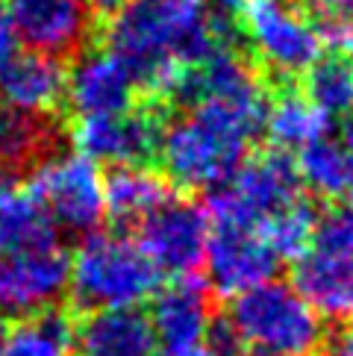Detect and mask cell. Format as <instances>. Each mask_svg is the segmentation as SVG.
I'll return each instance as SVG.
<instances>
[{"mask_svg": "<svg viewBox=\"0 0 353 356\" xmlns=\"http://www.w3.org/2000/svg\"><path fill=\"white\" fill-rule=\"evenodd\" d=\"M242 33L262 68L277 77L306 74L324 56L321 35L297 0H247L242 9Z\"/></svg>", "mask_w": 353, "mask_h": 356, "instance_id": "cell-8", "label": "cell"}, {"mask_svg": "<svg viewBox=\"0 0 353 356\" xmlns=\"http://www.w3.org/2000/svg\"><path fill=\"white\" fill-rule=\"evenodd\" d=\"M350 200H353V180H350ZM353 209V207H350Z\"/></svg>", "mask_w": 353, "mask_h": 356, "instance_id": "cell-36", "label": "cell"}, {"mask_svg": "<svg viewBox=\"0 0 353 356\" xmlns=\"http://www.w3.org/2000/svg\"><path fill=\"white\" fill-rule=\"evenodd\" d=\"M56 238V227L47 218L30 186L0 177V257Z\"/></svg>", "mask_w": 353, "mask_h": 356, "instance_id": "cell-20", "label": "cell"}, {"mask_svg": "<svg viewBox=\"0 0 353 356\" xmlns=\"http://www.w3.org/2000/svg\"><path fill=\"white\" fill-rule=\"evenodd\" d=\"M162 274L130 236L92 233L71 253L68 291L80 309H138L156 298Z\"/></svg>", "mask_w": 353, "mask_h": 356, "instance_id": "cell-3", "label": "cell"}, {"mask_svg": "<svg viewBox=\"0 0 353 356\" xmlns=\"http://www.w3.org/2000/svg\"><path fill=\"white\" fill-rule=\"evenodd\" d=\"M327 118L353 115V65L342 56H321L306 71V92Z\"/></svg>", "mask_w": 353, "mask_h": 356, "instance_id": "cell-24", "label": "cell"}, {"mask_svg": "<svg viewBox=\"0 0 353 356\" xmlns=\"http://www.w3.org/2000/svg\"><path fill=\"white\" fill-rule=\"evenodd\" d=\"M315 230H318V212H315L309 197L288 203L286 209L271 215L262 227L274 257L280 262H297L304 257V253L312 248Z\"/></svg>", "mask_w": 353, "mask_h": 356, "instance_id": "cell-23", "label": "cell"}, {"mask_svg": "<svg viewBox=\"0 0 353 356\" xmlns=\"http://www.w3.org/2000/svg\"><path fill=\"white\" fill-rule=\"evenodd\" d=\"M209 218L206 209L195 200L171 197L168 203L147 215L138 224V248L147 253L159 274H171L174 280H186L197 274L206 257Z\"/></svg>", "mask_w": 353, "mask_h": 356, "instance_id": "cell-10", "label": "cell"}, {"mask_svg": "<svg viewBox=\"0 0 353 356\" xmlns=\"http://www.w3.org/2000/svg\"><path fill=\"white\" fill-rule=\"evenodd\" d=\"M44 142L47 130L39 121L6 112L0 124V177H9V171H15L18 165H27Z\"/></svg>", "mask_w": 353, "mask_h": 356, "instance_id": "cell-25", "label": "cell"}, {"mask_svg": "<svg viewBox=\"0 0 353 356\" xmlns=\"http://www.w3.org/2000/svg\"><path fill=\"white\" fill-rule=\"evenodd\" d=\"M350 65H353V42H350Z\"/></svg>", "mask_w": 353, "mask_h": 356, "instance_id": "cell-35", "label": "cell"}, {"mask_svg": "<svg viewBox=\"0 0 353 356\" xmlns=\"http://www.w3.org/2000/svg\"><path fill=\"white\" fill-rule=\"evenodd\" d=\"M292 286L318 318L353 324V209L318 218L312 248L295 262Z\"/></svg>", "mask_w": 353, "mask_h": 356, "instance_id": "cell-5", "label": "cell"}, {"mask_svg": "<svg viewBox=\"0 0 353 356\" xmlns=\"http://www.w3.org/2000/svg\"><path fill=\"white\" fill-rule=\"evenodd\" d=\"M221 15H242V9L247 6V0H212Z\"/></svg>", "mask_w": 353, "mask_h": 356, "instance_id": "cell-30", "label": "cell"}, {"mask_svg": "<svg viewBox=\"0 0 353 356\" xmlns=\"http://www.w3.org/2000/svg\"><path fill=\"white\" fill-rule=\"evenodd\" d=\"M106 215L118 224H142L174 197V186L150 165H124L104 177Z\"/></svg>", "mask_w": 353, "mask_h": 356, "instance_id": "cell-18", "label": "cell"}, {"mask_svg": "<svg viewBox=\"0 0 353 356\" xmlns=\"http://www.w3.org/2000/svg\"><path fill=\"white\" fill-rule=\"evenodd\" d=\"M6 15L30 54L54 59L83 50L92 33L85 0H9Z\"/></svg>", "mask_w": 353, "mask_h": 356, "instance_id": "cell-13", "label": "cell"}, {"mask_svg": "<svg viewBox=\"0 0 353 356\" xmlns=\"http://www.w3.org/2000/svg\"><path fill=\"white\" fill-rule=\"evenodd\" d=\"M233 356H280V353H271V350H262V348H242Z\"/></svg>", "mask_w": 353, "mask_h": 356, "instance_id": "cell-32", "label": "cell"}, {"mask_svg": "<svg viewBox=\"0 0 353 356\" xmlns=\"http://www.w3.org/2000/svg\"><path fill=\"white\" fill-rule=\"evenodd\" d=\"M224 44L227 27L204 0H130L106 27V47L156 97H176L186 74Z\"/></svg>", "mask_w": 353, "mask_h": 356, "instance_id": "cell-2", "label": "cell"}, {"mask_svg": "<svg viewBox=\"0 0 353 356\" xmlns=\"http://www.w3.org/2000/svg\"><path fill=\"white\" fill-rule=\"evenodd\" d=\"M30 192L42 203L54 227H62L74 236L97 233L106 218V195L100 165L74 154H54L35 165L30 177Z\"/></svg>", "mask_w": 353, "mask_h": 356, "instance_id": "cell-7", "label": "cell"}, {"mask_svg": "<svg viewBox=\"0 0 353 356\" xmlns=\"http://www.w3.org/2000/svg\"><path fill=\"white\" fill-rule=\"evenodd\" d=\"M147 318L156 336V348H162V356L206 345L209 330L215 324L209 289L197 283L195 277L174 280L165 289H159Z\"/></svg>", "mask_w": 353, "mask_h": 356, "instance_id": "cell-15", "label": "cell"}, {"mask_svg": "<svg viewBox=\"0 0 353 356\" xmlns=\"http://www.w3.org/2000/svg\"><path fill=\"white\" fill-rule=\"evenodd\" d=\"M262 133L271 138L277 154H300L309 145L330 136V118L312 104L304 92L286 88L265 109Z\"/></svg>", "mask_w": 353, "mask_h": 356, "instance_id": "cell-19", "label": "cell"}, {"mask_svg": "<svg viewBox=\"0 0 353 356\" xmlns=\"http://www.w3.org/2000/svg\"><path fill=\"white\" fill-rule=\"evenodd\" d=\"M127 3L130 0H85V6L92 15H106V18H115Z\"/></svg>", "mask_w": 353, "mask_h": 356, "instance_id": "cell-29", "label": "cell"}, {"mask_svg": "<svg viewBox=\"0 0 353 356\" xmlns=\"http://www.w3.org/2000/svg\"><path fill=\"white\" fill-rule=\"evenodd\" d=\"M68 68L54 56L24 50L0 74V104L21 118L42 121L65 104Z\"/></svg>", "mask_w": 353, "mask_h": 356, "instance_id": "cell-16", "label": "cell"}, {"mask_svg": "<svg viewBox=\"0 0 353 356\" xmlns=\"http://www.w3.org/2000/svg\"><path fill=\"white\" fill-rule=\"evenodd\" d=\"M3 118H6V106L0 104V124H3Z\"/></svg>", "mask_w": 353, "mask_h": 356, "instance_id": "cell-34", "label": "cell"}, {"mask_svg": "<svg viewBox=\"0 0 353 356\" xmlns=\"http://www.w3.org/2000/svg\"><path fill=\"white\" fill-rule=\"evenodd\" d=\"M300 197L306 195L295 159L268 150L259 156H247L242 168L209 195L206 218L265 227L271 215Z\"/></svg>", "mask_w": 353, "mask_h": 356, "instance_id": "cell-6", "label": "cell"}, {"mask_svg": "<svg viewBox=\"0 0 353 356\" xmlns=\"http://www.w3.org/2000/svg\"><path fill=\"white\" fill-rule=\"evenodd\" d=\"M18 47H21V42H18V35H15V27H12L6 9H0V74H3L9 62L21 54Z\"/></svg>", "mask_w": 353, "mask_h": 356, "instance_id": "cell-28", "label": "cell"}, {"mask_svg": "<svg viewBox=\"0 0 353 356\" xmlns=\"http://www.w3.org/2000/svg\"><path fill=\"white\" fill-rule=\"evenodd\" d=\"M156 336L142 309L88 312L74 330V356H156Z\"/></svg>", "mask_w": 353, "mask_h": 356, "instance_id": "cell-17", "label": "cell"}, {"mask_svg": "<svg viewBox=\"0 0 353 356\" xmlns=\"http://www.w3.org/2000/svg\"><path fill=\"white\" fill-rule=\"evenodd\" d=\"M162 124L156 112L127 109L115 115H85L71 127V142L77 154L95 165H145L147 156L156 154Z\"/></svg>", "mask_w": 353, "mask_h": 356, "instance_id": "cell-12", "label": "cell"}, {"mask_svg": "<svg viewBox=\"0 0 353 356\" xmlns=\"http://www.w3.org/2000/svg\"><path fill=\"white\" fill-rule=\"evenodd\" d=\"M204 265L209 286L233 300L274 280L280 259L274 257L262 227L238 221H209Z\"/></svg>", "mask_w": 353, "mask_h": 356, "instance_id": "cell-11", "label": "cell"}, {"mask_svg": "<svg viewBox=\"0 0 353 356\" xmlns=\"http://www.w3.org/2000/svg\"><path fill=\"white\" fill-rule=\"evenodd\" d=\"M297 6L321 35L324 47H345L353 42V0H297Z\"/></svg>", "mask_w": 353, "mask_h": 356, "instance_id": "cell-26", "label": "cell"}, {"mask_svg": "<svg viewBox=\"0 0 353 356\" xmlns=\"http://www.w3.org/2000/svg\"><path fill=\"white\" fill-rule=\"evenodd\" d=\"M138 80L109 47H88L68 68L65 100L77 118L115 115L136 106Z\"/></svg>", "mask_w": 353, "mask_h": 356, "instance_id": "cell-14", "label": "cell"}, {"mask_svg": "<svg viewBox=\"0 0 353 356\" xmlns=\"http://www.w3.org/2000/svg\"><path fill=\"white\" fill-rule=\"evenodd\" d=\"M342 145H345V150H347V156H350V162H353V115H347V121H345Z\"/></svg>", "mask_w": 353, "mask_h": 356, "instance_id": "cell-31", "label": "cell"}, {"mask_svg": "<svg viewBox=\"0 0 353 356\" xmlns=\"http://www.w3.org/2000/svg\"><path fill=\"white\" fill-rule=\"evenodd\" d=\"M71 283V253L59 238L0 257V312L33 318L56 309Z\"/></svg>", "mask_w": 353, "mask_h": 356, "instance_id": "cell-9", "label": "cell"}, {"mask_svg": "<svg viewBox=\"0 0 353 356\" xmlns=\"http://www.w3.org/2000/svg\"><path fill=\"white\" fill-rule=\"evenodd\" d=\"M227 324L245 348H262L280 356H312L327 336L318 312L283 280H268L233 298Z\"/></svg>", "mask_w": 353, "mask_h": 356, "instance_id": "cell-4", "label": "cell"}, {"mask_svg": "<svg viewBox=\"0 0 353 356\" xmlns=\"http://www.w3.org/2000/svg\"><path fill=\"white\" fill-rule=\"evenodd\" d=\"M74 330L77 321L62 309L21 318L9 330L3 356H74Z\"/></svg>", "mask_w": 353, "mask_h": 356, "instance_id": "cell-21", "label": "cell"}, {"mask_svg": "<svg viewBox=\"0 0 353 356\" xmlns=\"http://www.w3.org/2000/svg\"><path fill=\"white\" fill-rule=\"evenodd\" d=\"M6 339H9V327H6L3 318H0V356H3V350H6Z\"/></svg>", "mask_w": 353, "mask_h": 356, "instance_id": "cell-33", "label": "cell"}, {"mask_svg": "<svg viewBox=\"0 0 353 356\" xmlns=\"http://www.w3.org/2000/svg\"><path fill=\"white\" fill-rule=\"evenodd\" d=\"M312 356H353V324H342L336 333L324 336L321 348Z\"/></svg>", "mask_w": 353, "mask_h": 356, "instance_id": "cell-27", "label": "cell"}, {"mask_svg": "<svg viewBox=\"0 0 353 356\" xmlns=\"http://www.w3.org/2000/svg\"><path fill=\"white\" fill-rule=\"evenodd\" d=\"M297 174L300 183L309 192L321 195V197H338L350 192V180H353V162L347 156V150L342 142L336 138H321V142L309 145L306 150L297 154Z\"/></svg>", "mask_w": 353, "mask_h": 356, "instance_id": "cell-22", "label": "cell"}, {"mask_svg": "<svg viewBox=\"0 0 353 356\" xmlns=\"http://www.w3.org/2000/svg\"><path fill=\"white\" fill-rule=\"evenodd\" d=\"M174 100L186 112L171 118L159 136L156 154L165 180L215 192L245 165L262 133L268 109L265 83L238 50L224 44L186 74Z\"/></svg>", "mask_w": 353, "mask_h": 356, "instance_id": "cell-1", "label": "cell"}]
</instances>
